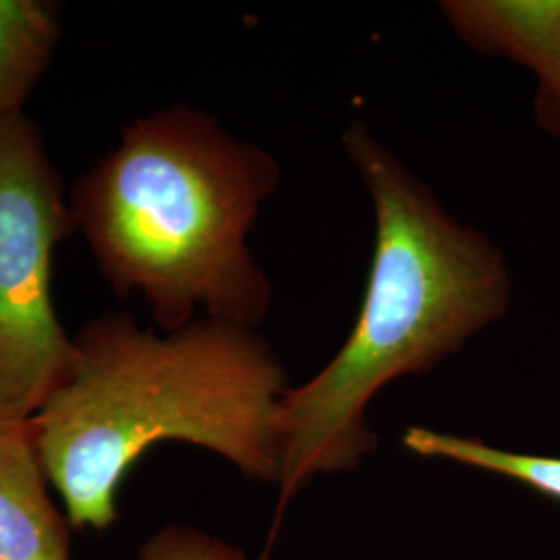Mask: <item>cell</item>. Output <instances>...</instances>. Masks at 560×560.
<instances>
[{"mask_svg": "<svg viewBox=\"0 0 560 560\" xmlns=\"http://www.w3.org/2000/svg\"><path fill=\"white\" fill-rule=\"evenodd\" d=\"M289 390L256 328L200 318L159 335L108 314L73 337L67 370L30 428L69 525L102 532L119 520L125 476L162 442L200 446L247 480L277 483Z\"/></svg>", "mask_w": 560, "mask_h": 560, "instance_id": "cell-1", "label": "cell"}, {"mask_svg": "<svg viewBox=\"0 0 560 560\" xmlns=\"http://www.w3.org/2000/svg\"><path fill=\"white\" fill-rule=\"evenodd\" d=\"M342 145L372 198L374 256L349 339L280 405L277 523L316 478L353 471L378 448L368 407L386 384L459 353L511 301L497 243L451 217L361 120Z\"/></svg>", "mask_w": 560, "mask_h": 560, "instance_id": "cell-2", "label": "cell"}, {"mask_svg": "<svg viewBox=\"0 0 560 560\" xmlns=\"http://www.w3.org/2000/svg\"><path fill=\"white\" fill-rule=\"evenodd\" d=\"M279 185L275 156L180 104L125 125L69 203L104 280L119 298L148 301L164 332L200 312L256 328L272 287L247 240Z\"/></svg>", "mask_w": 560, "mask_h": 560, "instance_id": "cell-3", "label": "cell"}, {"mask_svg": "<svg viewBox=\"0 0 560 560\" xmlns=\"http://www.w3.org/2000/svg\"><path fill=\"white\" fill-rule=\"evenodd\" d=\"M75 231L40 127L0 120V416L30 420L73 351L52 300V261Z\"/></svg>", "mask_w": 560, "mask_h": 560, "instance_id": "cell-4", "label": "cell"}, {"mask_svg": "<svg viewBox=\"0 0 560 560\" xmlns=\"http://www.w3.org/2000/svg\"><path fill=\"white\" fill-rule=\"evenodd\" d=\"M30 420L0 416V560H73Z\"/></svg>", "mask_w": 560, "mask_h": 560, "instance_id": "cell-5", "label": "cell"}, {"mask_svg": "<svg viewBox=\"0 0 560 560\" xmlns=\"http://www.w3.org/2000/svg\"><path fill=\"white\" fill-rule=\"evenodd\" d=\"M441 11L469 48L529 69L538 94L559 90L560 0H444Z\"/></svg>", "mask_w": 560, "mask_h": 560, "instance_id": "cell-6", "label": "cell"}, {"mask_svg": "<svg viewBox=\"0 0 560 560\" xmlns=\"http://www.w3.org/2000/svg\"><path fill=\"white\" fill-rule=\"evenodd\" d=\"M62 9L52 0H0V120L23 106L57 55Z\"/></svg>", "mask_w": 560, "mask_h": 560, "instance_id": "cell-7", "label": "cell"}, {"mask_svg": "<svg viewBox=\"0 0 560 560\" xmlns=\"http://www.w3.org/2000/svg\"><path fill=\"white\" fill-rule=\"evenodd\" d=\"M402 446L425 459H442L497 474L560 502V459L513 453L488 442L411 425L402 434Z\"/></svg>", "mask_w": 560, "mask_h": 560, "instance_id": "cell-8", "label": "cell"}, {"mask_svg": "<svg viewBox=\"0 0 560 560\" xmlns=\"http://www.w3.org/2000/svg\"><path fill=\"white\" fill-rule=\"evenodd\" d=\"M133 560H249L245 552L191 525H164L141 544Z\"/></svg>", "mask_w": 560, "mask_h": 560, "instance_id": "cell-9", "label": "cell"}, {"mask_svg": "<svg viewBox=\"0 0 560 560\" xmlns=\"http://www.w3.org/2000/svg\"><path fill=\"white\" fill-rule=\"evenodd\" d=\"M534 117L540 129L560 141V88L548 94H536Z\"/></svg>", "mask_w": 560, "mask_h": 560, "instance_id": "cell-10", "label": "cell"}]
</instances>
